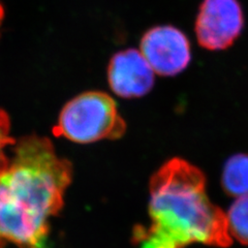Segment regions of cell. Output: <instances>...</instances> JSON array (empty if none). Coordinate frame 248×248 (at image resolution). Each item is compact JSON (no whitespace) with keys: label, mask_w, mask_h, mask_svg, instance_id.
I'll use <instances>...</instances> for the list:
<instances>
[{"label":"cell","mask_w":248,"mask_h":248,"mask_svg":"<svg viewBox=\"0 0 248 248\" xmlns=\"http://www.w3.org/2000/svg\"><path fill=\"white\" fill-rule=\"evenodd\" d=\"M141 53L154 73L164 77L176 76L188 66L190 45L185 34L173 26H156L143 35Z\"/></svg>","instance_id":"5"},{"label":"cell","mask_w":248,"mask_h":248,"mask_svg":"<svg viewBox=\"0 0 248 248\" xmlns=\"http://www.w3.org/2000/svg\"><path fill=\"white\" fill-rule=\"evenodd\" d=\"M226 215L231 237L248 245V197L237 198Z\"/></svg>","instance_id":"8"},{"label":"cell","mask_w":248,"mask_h":248,"mask_svg":"<svg viewBox=\"0 0 248 248\" xmlns=\"http://www.w3.org/2000/svg\"><path fill=\"white\" fill-rule=\"evenodd\" d=\"M72 177L71 162L58 156L49 139L16 142L12 158L0 167V248H46Z\"/></svg>","instance_id":"1"},{"label":"cell","mask_w":248,"mask_h":248,"mask_svg":"<svg viewBox=\"0 0 248 248\" xmlns=\"http://www.w3.org/2000/svg\"><path fill=\"white\" fill-rule=\"evenodd\" d=\"M125 131L126 123L115 100L105 92L88 91L63 107L53 134L75 143L90 144L120 139Z\"/></svg>","instance_id":"3"},{"label":"cell","mask_w":248,"mask_h":248,"mask_svg":"<svg viewBox=\"0 0 248 248\" xmlns=\"http://www.w3.org/2000/svg\"><path fill=\"white\" fill-rule=\"evenodd\" d=\"M243 26L238 0H204L196 21L197 40L204 49L226 50L241 34Z\"/></svg>","instance_id":"4"},{"label":"cell","mask_w":248,"mask_h":248,"mask_svg":"<svg viewBox=\"0 0 248 248\" xmlns=\"http://www.w3.org/2000/svg\"><path fill=\"white\" fill-rule=\"evenodd\" d=\"M221 181L230 196L248 197V154H236L228 159Z\"/></svg>","instance_id":"7"},{"label":"cell","mask_w":248,"mask_h":248,"mask_svg":"<svg viewBox=\"0 0 248 248\" xmlns=\"http://www.w3.org/2000/svg\"><path fill=\"white\" fill-rule=\"evenodd\" d=\"M108 81L118 96L138 98L151 91L154 71L141 52L127 49L112 57L108 66Z\"/></svg>","instance_id":"6"},{"label":"cell","mask_w":248,"mask_h":248,"mask_svg":"<svg viewBox=\"0 0 248 248\" xmlns=\"http://www.w3.org/2000/svg\"><path fill=\"white\" fill-rule=\"evenodd\" d=\"M151 227L141 232L144 248L231 245L227 215L211 203L203 172L182 158L161 166L150 180Z\"/></svg>","instance_id":"2"},{"label":"cell","mask_w":248,"mask_h":248,"mask_svg":"<svg viewBox=\"0 0 248 248\" xmlns=\"http://www.w3.org/2000/svg\"><path fill=\"white\" fill-rule=\"evenodd\" d=\"M16 140L11 137V120L5 111L0 108V167L6 164L9 158L6 157L4 150L9 146L15 145Z\"/></svg>","instance_id":"9"},{"label":"cell","mask_w":248,"mask_h":248,"mask_svg":"<svg viewBox=\"0 0 248 248\" xmlns=\"http://www.w3.org/2000/svg\"><path fill=\"white\" fill-rule=\"evenodd\" d=\"M3 18H4V10H3V6H2V4L0 3V27H1Z\"/></svg>","instance_id":"10"}]
</instances>
